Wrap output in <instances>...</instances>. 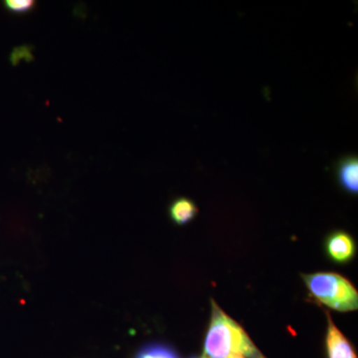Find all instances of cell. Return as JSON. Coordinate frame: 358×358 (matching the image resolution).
Masks as SVG:
<instances>
[{
    "label": "cell",
    "mask_w": 358,
    "mask_h": 358,
    "mask_svg": "<svg viewBox=\"0 0 358 358\" xmlns=\"http://www.w3.org/2000/svg\"><path fill=\"white\" fill-rule=\"evenodd\" d=\"M136 358H179L173 348L164 343H148L141 348Z\"/></svg>",
    "instance_id": "52a82bcc"
},
{
    "label": "cell",
    "mask_w": 358,
    "mask_h": 358,
    "mask_svg": "<svg viewBox=\"0 0 358 358\" xmlns=\"http://www.w3.org/2000/svg\"><path fill=\"white\" fill-rule=\"evenodd\" d=\"M36 6V2L33 0H6L4 6L11 13L26 14L31 13Z\"/></svg>",
    "instance_id": "ba28073f"
},
{
    "label": "cell",
    "mask_w": 358,
    "mask_h": 358,
    "mask_svg": "<svg viewBox=\"0 0 358 358\" xmlns=\"http://www.w3.org/2000/svg\"><path fill=\"white\" fill-rule=\"evenodd\" d=\"M211 320L204 341L203 358H267L243 327L211 300Z\"/></svg>",
    "instance_id": "6da1fadb"
},
{
    "label": "cell",
    "mask_w": 358,
    "mask_h": 358,
    "mask_svg": "<svg viewBox=\"0 0 358 358\" xmlns=\"http://www.w3.org/2000/svg\"><path fill=\"white\" fill-rule=\"evenodd\" d=\"M303 279L313 298L322 306L343 313L357 310V289L343 275L320 272L303 275Z\"/></svg>",
    "instance_id": "7a4b0ae2"
},
{
    "label": "cell",
    "mask_w": 358,
    "mask_h": 358,
    "mask_svg": "<svg viewBox=\"0 0 358 358\" xmlns=\"http://www.w3.org/2000/svg\"><path fill=\"white\" fill-rule=\"evenodd\" d=\"M169 217L178 225H185L196 217L199 207L192 200L179 197L171 202L169 209Z\"/></svg>",
    "instance_id": "8992f818"
},
{
    "label": "cell",
    "mask_w": 358,
    "mask_h": 358,
    "mask_svg": "<svg viewBox=\"0 0 358 358\" xmlns=\"http://www.w3.org/2000/svg\"><path fill=\"white\" fill-rule=\"evenodd\" d=\"M327 315L326 350L327 358H357L355 348L345 334L336 327L331 315Z\"/></svg>",
    "instance_id": "3957f363"
},
{
    "label": "cell",
    "mask_w": 358,
    "mask_h": 358,
    "mask_svg": "<svg viewBox=\"0 0 358 358\" xmlns=\"http://www.w3.org/2000/svg\"><path fill=\"white\" fill-rule=\"evenodd\" d=\"M339 183L346 192L355 193L358 190V162L357 157H348L341 159L338 166Z\"/></svg>",
    "instance_id": "5b68a950"
},
{
    "label": "cell",
    "mask_w": 358,
    "mask_h": 358,
    "mask_svg": "<svg viewBox=\"0 0 358 358\" xmlns=\"http://www.w3.org/2000/svg\"><path fill=\"white\" fill-rule=\"evenodd\" d=\"M228 358H245V357H228Z\"/></svg>",
    "instance_id": "9c48e42d"
},
{
    "label": "cell",
    "mask_w": 358,
    "mask_h": 358,
    "mask_svg": "<svg viewBox=\"0 0 358 358\" xmlns=\"http://www.w3.org/2000/svg\"><path fill=\"white\" fill-rule=\"evenodd\" d=\"M192 358H197V357H192ZM202 358H203V357H202Z\"/></svg>",
    "instance_id": "30bf717a"
},
{
    "label": "cell",
    "mask_w": 358,
    "mask_h": 358,
    "mask_svg": "<svg viewBox=\"0 0 358 358\" xmlns=\"http://www.w3.org/2000/svg\"><path fill=\"white\" fill-rule=\"evenodd\" d=\"M326 251L334 262L345 264L352 261L355 257L357 245L348 233L336 231L327 237Z\"/></svg>",
    "instance_id": "277c9868"
}]
</instances>
